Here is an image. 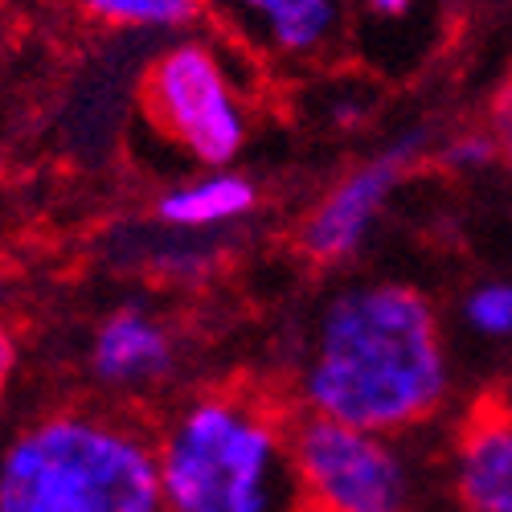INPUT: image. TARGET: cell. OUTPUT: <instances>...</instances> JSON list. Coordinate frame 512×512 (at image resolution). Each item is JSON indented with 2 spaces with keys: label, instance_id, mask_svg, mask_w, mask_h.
I'll return each instance as SVG.
<instances>
[{
  "label": "cell",
  "instance_id": "obj_2",
  "mask_svg": "<svg viewBox=\"0 0 512 512\" xmlns=\"http://www.w3.org/2000/svg\"><path fill=\"white\" fill-rule=\"evenodd\" d=\"M291 422L250 390H201L160 422L164 512H304Z\"/></svg>",
  "mask_w": 512,
  "mask_h": 512
},
{
  "label": "cell",
  "instance_id": "obj_7",
  "mask_svg": "<svg viewBox=\"0 0 512 512\" xmlns=\"http://www.w3.org/2000/svg\"><path fill=\"white\" fill-rule=\"evenodd\" d=\"M205 13L279 66L328 62L349 33V0H205Z\"/></svg>",
  "mask_w": 512,
  "mask_h": 512
},
{
  "label": "cell",
  "instance_id": "obj_6",
  "mask_svg": "<svg viewBox=\"0 0 512 512\" xmlns=\"http://www.w3.org/2000/svg\"><path fill=\"white\" fill-rule=\"evenodd\" d=\"M426 148H431V132L426 127H410V132L394 136L390 144H381L373 156L357 160L308 209V218L300 222V250L316 267L353 263L369 246L377 222L386 218V205L406 185V177L426 156Z\"/></svg>",
  "mask_w": 512,
  "mask_h": 512
},
{
  "label": "cell",
  "instance_id": "obj_9",
  "mask_svg": "<svg viewBox=\"0 0 512 512\" xmlns=\"http://www.w3.org/2000/svg\"><path fill=\"white\" fill-rule=\"evenodd\" d=\"M455 512H512V414L476 410L459 426L447 459Z\"/></svg>",
  "mask_w": 512,
  "mask_h": 512
},
{
  "label": "cell",
  "instance_id": "obj_3",
  "mask_svg": "<svg viewBox=\"0 0 512 512\" xmlns=\"http://www.w3.org/2000/svg\"><path fill=\"white\" fill-rule=\"evenodd\" d=\"M0 512H164L156 435L99 406L37 414L0 447Z\"/></svg>",
  "mask_w": 512,
  "mask_h": 512
},
{
  "label": "cell",
  "instance_id": "obj_16",
  "mask_svg": "<svg viewBox=\"0 0 512 512\" xmlns=\"http://www.w3.org/2000/svg\"><path fill=\"white\" fill-rule=\"evenodd\" d=\"M13 373H17V340H13L9 324L0 320V394H5V386L13 381Z\"/></svg>",
  "mask_w": 512,
  "mask_h": 512
},
{
  "label": "cell",
  "instance_id": "obj_1",
  "mask_svg": "<svg viewBox=\"0 0 512 512\" xmlns=\"http://www.w3.org/2000/svg\"><path fill=\"white\" fill-rule=\"evenodd\" d=\"M455 386L435 300L406 279H349L316 304L291 365L300 414L406 435L431 422Z\"/></svg>",
  "mask_w": 512,
  "mask_h": 512
},
{
  "label": "cell",
  "instance_id": "obj_13",
  "mask_svg": "<svg viewBox=\"0 0 512 512\" xmlns=\"http://www.w3.org/2000/svg\"><path fill=\"white\" fill-rule=\"evenodd\" d=\"M459 320L467 332L484 340H512V283L508 279L476 283L459 300Z\"/></svg>",
  "mask_w": 512,
  "mask_h": 512
},
{
  "label": "cell",
  "instance_id": "obj_14",
  "mask_svg": "<svg viewBox=\"0 0 512 512\" xmlns=\"http://www.w3.org/2000/svg\"><path fill=\"white\" fill-rule=\"evenodd\" d=\"M496 160V144L488 136H459L451 144H443V164L459 168V173H476Z\"/></svg>",
  "mask_w": 512,
  "mask_h": 512
},
{
  "label": "cell",
  "instance_id": "obj_5",
  "mask_svg": "<svg viewBox=\"0 0 512 512\" xmlns=\"http://www.w3.org/2000/svg\"><path fill=\"white\" fill-rule=\"evenodd\" d=\"M291 455L304 512H418L422 472L402 435L300 414Z\"/></svg>",
  "mask_w": 512,
  "mask_h": 512
},
{
  "label": "cell",
  "instance_id": "obj_4",
  "mask_svg": "<svg viewBox=\"0 0 512 512\" xmlns=\"http://www.w3.org/2000/svg\"><path fill=\"white\" fill-rule=\"evenodd\" d=\"M140 111L152 132L197 168H234L250 140V103L234 54L201 33L173 37L148 58Z\"/></svg>",
  "mask_w": 512,
  "mask_h": 512
},
{
  "label": "cell",
  "instance_id": "obj_8",
  "mask_svg": "<svg viewBox=\"0 0 512 512\" xmlns=\"http://www.w3.org/2000/svg\"><path fill=\"white\" fill-rule=\"evenodd\" d=\"M181 340L148 304L111 308L87 340V377L111 398H144L177 377Z\"/></svg>",
  "mask_w": 512,
  "mask_h": 512
},
{
  "label": "cell",
  "instance_id": "obj_10",
  "mask_svg": "<svg viewBox=\"0 0 512 512\" xmlns=\"http://www.w3.org/2000/svg\"><path fill=\"white\" fill-rule=\"evenodd\" d=\"M259 209H263V189L250 173H238V168H201L197 177L156 193L152 222L185 230V234L230 238V230L250 222Z\"/></svg>",
  "mask_w": 512,
  "mask_h": 512
},
{
  "label": "cell",
  "instance_id": "obj_15",
  "mask_svg": "<svg viewBox=\"0 0 512 512\" xmlns=\"http://www.w3.org/2000/svg\"><path fill=\"white\" fill-rule=\"evenodd\" d=\"M422 5H426V0H361V9L369 17H377V21H402L414 9H422Z\"/></svg>",
  "mask_w": 512,
  "mask_h": 512
},
{
  "label": "cell",
  "instance_id": "obj_12",
  "mask_svg": "<svg viewBox=\"0 0 512 512\" xmlns=\"http://www.w3.org/2000/svg\"><path fill=\"white\" fill-rule=\"evenodd\" d=\"M95 25L144 37H185L201 25L205 0H78Z\"/></svg>",
  "mask_w": 512,
  "mask_h": 512
},
{
  "label": "cell",
  "instance_id": "obj_11",
  "mask_svg": "<svg viewBox=\"0 0 512 512\" xmlns=\"http://www.w3.org/2000/svg\"><path fill=\"white\" fill-rule=\"evenodd\" d=\"M222 242L226 238L218 234H185L148 218L132 226H115L103 250H107V263L127 275H144L160 283H201L218 267Z\"/></svg>",
  "mask_w": 512,
  "mask_h": 512
}]
</instances>
